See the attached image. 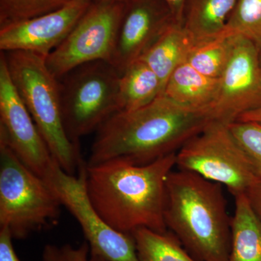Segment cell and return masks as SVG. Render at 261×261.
Listing matches in <instances>:
<instances>
[{
	"label": "cell",
	"instance_id": "obj_17",
	"mask_svg": "<svg viewBox=\"0 0 261 261\" xmlns=\"http://www.w3.org/2000/svg\"><path fill=\"white\" fill-rule=\"evenodd\" d=\"M238 0H187L183 27L195 41L224 32Z\"/></svg>",
	"mask_w": 261,
	"mask_h": 261
},
{
	"label": "cell",
	"instance_id": "obj_21",
	"mask_svg": "<svg viewBox=\"0 0 261 261\" xmlns=\"http://www.w3.org/2000/svg\"><path fill=\"white\" fill-rule=\"evenodd\" d=\"M224 32L242 36L261 49V0H238Z\"/></svg>",
	"mask_w": 261,
	"mask_h": 261
},
{
	"label": "cell",
	"instance_id": "obj_4",
	"mask_svg": "<svg viewBox=\"0 0 261 261\" xmlns=\"http://www.w3.org/2000/svg\"><path fill=\"white\" fill-rule=\"evenodd\" d=\"M1 53L12 82L53 159L65 172L75 175L84 163L80 144L70 140L65 130L59 81L51 74L42 56L23 51Z\"/></svg>",
	"mask_w": 261,
	"mask_h": 261
},
{
	"label": "cell",
	"instance_id": "obj_6",
	"mask_svg": "<svg viewBox=\"0 0 261 261\" xmlns=\"http://www.w3.org/2000/svg\"><path fill=\"white\" fill-rule=\"evenodd\" d=\"M120 74L109 62L85 63L59 80L62 114L67 135L80 144L119 111Z\"/></svg>",
	"mask_w": 261,
	"mask_h": 261
},
{
	"label": "cell",
	"instance_id": "obj_5",
	"mask_svg": "<svg viewBox=\"0 0 261 261\" xmlns=\"http://www.w3.org/2000/svg\"><path fill=\"white\" fill-rule=\"evenodd\" d=\"M62 204L44 178L0 143V228L13 240L56 226Z\"/></svg>",
	"mask_w": 261,
	"mask_h": 261
},
{
	"label": "cell",
	"instance_id": "obj_1",
	"mask_svg": "<svg viewBox=\"0 0 261 261\" xmlns=\"http://www.w3.org/2000/svg\"><path fill=\"white\" fill-rule=\"evenodd\" d=\"M212 121L207 111L184 107L162 94L145 107L108 118L96 132L86 164L113 160L149 164L177 152Z\"/></svg>",
	"mask_w": 261,
	"mask_h": 261
},
{
	"label": "cell",
	"instance_id": "obj_30",
	"mask_svg": "<svg viewBox=\"0 0 261 261\" xmlns=\"http://www.w3.org/2000/svg\"><path fill=\"white\" fill-rule=\"evenodd\" d=\"M259 61H260V64L261 67V49L259 50Z\"/></svg>",
	"mask_w": 261,
	"mask_h": 261
},
{
	"label": "cell",
	"instance_id": "obj_15",
	"mask_svg": "<svg viewBox=\"0 0 261 261\" xmlns=\"http://www.w3.org/2000/svg\"><path fill=\"white\" fill-rule=\"evenodd\" d=\"M195 42L183 25L173 23L140 58L159 77L163 91L173 70L187 61Z\"/></svg>",
	"mask_w": 261,
	"mask_h": 261
},
{
	"label": "cell",
	"instance_id": "obj_24",
	"mask_svg": "<svg viewBox=\"0 0 261 261\" xmlns=\"http://www.w3.org/2000/svg\"><path fill=\"white\" fill-rule=\"evenodd\" d=\"M42 257L43 261H106L91 253L87 241L78 247L72 246L69 244H48L43 249Z\"/></svg>",
	"mask_w": 261,
	"mask_h": 261
},
{
	"label": "cell",
	"instance_id": "obj_3",
	"mask_svg": "<svg viewBox=\"0 0 261 261\" xmlns=\"http://www.w3.org/2000/svg\"><path fill=\"white\" fill-rule=\"evenodd\" d=\"M165 224L197 261H227L231 221L222 186L172 171L166 181Z\"/></svg>",
	"mask_w": 261,
	"mask_h": 261
},
{
	"label": "cell",
	"instance_id": "obj_7",
	"mask_svg": "<svg viewBox=\"0 0 261 261\" xmlns=\"http://www.w3.org/2000/svg\"><path fill=\"white\" fill-rule=\"evenodd\" d=\"M176 166L226 187L233 197L246 193L257 178L227 123L218 121L210 122L182 145L176 152Z\"/></svg>",
	"mask_w": 261,
	"mask_h": 261
},
{
	"label": "cell",
	"instance_id": "obj_2",
	"mask_svg": "<svg viewBox=\"0 0 261 261\" xmlns=\"http://www.w3.org/2000/svg\"><path fill=\"white\" fill-rule=\"evenodd\" d=\"M176 154L145 165L123 160L86 164L87 193L98 214L121 232L132 233L141 228L167 231L166 181L176 166Z\"/></svg>",
	"mask_w": 261,
	"mask_h": 261
},
{
	"label": "cell",
	"instance_id": "obj_20",
	"mask_svg": "<svg viewBox=\"0 0 261 261\" xmlns=\"http://www.w3.org/2000/svg\"><path fill=\"white\" fill-rule=\"evenodd\" d=\"M140 261H197L173 233L141 228L132 233Z\"/></svg>",
	"mask_w": 261,
	"mask_h": 261
},
{
	"label": "cell",
	"instance_id": "obj_11",
	"mask_svg": "<svg viewBox=\"0 0 261 261\" xmlns=\"http://www.w3.org/2000/svg\"><path fill=\"white\" fill-rule=\"evenodd\" d=\"M260 107L259 49L251 41L238 35L209 112L214 121L229 123Z\"/></svg>",
	"mask_w": 261,
	"mask_h": 261
},
{
	"label": "cell",
	"instance_id": "obj_8",
	"mask_svg": "<svg viewBox=\"0 0 261 261\" xmlns=\"http://www.w3.org/2000/svg\"><path fill=\"white\" fill-rule=\"evenodd\" d=\"M78 176L65 172L55 163L44 178L62 205L78 221L91 253L106 261H140L132 233L117 231L102 219L89 200L86 183V163Z\"/></svg>",
	"mask_w": 261,
	"mask_h": 261
},
{
	"label": "cell",
	"instance_id": "obj_9",
	"mask_svg": "<svg viewBox=\"0 0 261 261\" xmlns=\"http://www.w3.org/2000/svg\"><path fill=\"white\" fill-rule=\"evenodd\" d=\"M125 3H92L66 39L45 58L57 80L90 62L111 60Z\"/></svg>",
	"mask_w": 261,
	"mask_h": 261
},
{
	"label": "cell",
	"instance_id": "obj_27",
	"mask_svg": "<svg viewBox=\"0 0 261 261\" xmlns=\"http://www.w3.org/2000/svg\"><path fill=\"white\" fill-rule=\"evenodd\" d=\"M176 23L183 25L184 11L187 0H164Z\"/></svg>",
	"mask_w": 261,
	"mask_h": 261
},
{
	"label": "cell",
	"instance_id": "obj_23",
	"mask_svg": "<svg viewBox=\"0 0 261 261\" xmlns=\"http://www.w3.org/2000/svg\"><path fill=\"white\" fill-rule=\"evenodd\" d=\"M230 132L261 176V125L255 122L236 121L227 123Z\"/></svg>",
	"mask_w": 261,
	"mask_h": 261
},
{
	"label": "cell",
	"instance_id": "obj_22",
	"mask_svg": "<svg viewBox=\"0 0 261 261\" xmlns=\"http://www.w3.org/2000/svg\"><path fill=\"white\" fill-rule=\"evenodd\" d=\"M70 0H0V27L47 14Z\"/></svg>",
	"mask_w": 261,
	"mask_h": 261
},
{
	"label": "cell",
	"instance_id": "obj_28",
	"mask_svg": "<svg viewBox=\"0 0 261 261\" xmlns=\"http://www.w3.org/2000/svg\"><path fill=\"white\" fill-rule=\"evenodd\" d=\"M237 121L255 122L261 125V107L250 112L245 113Z\"/></svg>",
	"mask_w": 261,
	"mask_h": 261
},
{
	"label": "cell",
	"instance_id": "obj_14",
	"mask_svg": "<svg viewBox=\"0 0 261 261\" xmlns=\"http://www.w3.org/2000/svg\"><path fill=\"white\" fill-rule=\"evenodd\" d=\"M218 89L219 79L202 74L186 61L173 70L163 94L184 107L210 113Z\"/></svg>",
	"mask_w": 261,
	"mask_h": 261
},
{
	"label": "cell",
	"instance_id": "obj_25",
	"mask_svg": "<svg viewBox=\"0 0 261 261\" xmlns=\"http://www.w3.org/2000/svg\"><path fill=\"white\" fill-rule=\"evenodd\" d=\"M13 240L8 230L0 228V261H21L15 252Z\"/></svg>",
	"mask_w": 261,
	"mask_h": 261
},
{
	"label": "cell",
	"instance_id": "obj_16",
	"mask_svg": "<svg viewBox=\"0 0 261 261\" xmlns=\"http://www.w3.org/2000/svg\"><path fill=\"white\" fill-rule=\"evenodd\" d=\"M227 261H261V223L245 194L234 197Z\"/></svg>",
	"mask_w": 261,
	"mask_h": 261
},
{
	"label": "cell",
	"instance_id": "obj_13",
	"mask_svg": "<svg viewBox=\"0 0 261 261\" xmlns=\"http://www.w3.org/2000/svg\"><path fill=\"white\" fill-rule=\"evenodd\" d=\"M91 4L88 0H70L56 11L0 27V50L29 51L47 58L66 39Z\"/></svg>",
	"mask_w": 261,
	"mask_h": 261
},
{
	"label": "cell",
	"instance_id": "obj_26",
	"mask_svg": "<svg viewBox=\"0 0 261 261\" xmlns=\"http://www.w3.org/2000/svg\"><path fill=\"white\" fill-rule=\"evenodd\" d=\"M252 211L261 223V176H257L245 193Z\"/></svg>",
	"mask_w": 261,
	"mask_h": 261
},
{
	"label": "cell",
	"instance_id": "obj_19",
	"mask_svg": "<svg viewBox=\"0 0 261 261\" xmlns=\"http://www.w3.org/2000/svg\"><path fill=\"white\" fill-rule=\"evenodd\" d=\"M237 36L224 32L216 37L195 41L187 63L206 76L219 79L229 61Z\"/></svg>",
	"mask_w": 261,
	"mask_h": 261
},
{
	"label": "cell",
	"instance_id": "obj_12",
	"mask_svg": "<svg viewBox=\"0 0 261 261\" xmlns=\"http://www.w3.org/2000/svg\"><path fill=\"white\" fill-rule=\"evenodd\" d=\"M173 23L164 0H126L109 63L121 75Z\"/></svg>",
	"mask_w": 261,
	"mask_h": 261
},
{
	"label": "cell",
	"instance_id": "obj_18",
	"mask_svg": "<svg viewBox=\"0 0 261 261\" xmlns=\"http://www.w3.org/2000/svg\"><path fill=\"white\" fill-rule=\"evenodd\" d=\"M163 93V86L159 77L145 62L137 60L120 75L119 111L145 107Z\"/></svg>",
	"mask_w": 261,
	"mask_h": 261
},
{
	"label": "cell",
	"instance_id": "obj_29",
	"mask_svg": "<svg viewBox=\"0 0 261 261\" xmlns=\"http://www.w3.org/2000/svg\"><path fill=\"white\" fill-rule=\"evenodd\" d=\"M88 1H93V0H88ZM95 2H116V3H125L126 0H94Z\"/></svg>",
	"mask_w": 261,
	"mask_h": 261
},
{
	"label": "cell",
	"instance_id": "obj_10",
	"mask_svg": "<svg viewBox=\"0 0 261 261\" xmlns=\"http://www.w3.org/2000/svg\"><path fill=\"white\" fill-rule=\"evenodd\" d=\"M0 143L38 176H47L56 161L10 78L0 53Z\"/></svg>",
	"mask_w": 261,
	"mask_h": 261
}]
</instances>
